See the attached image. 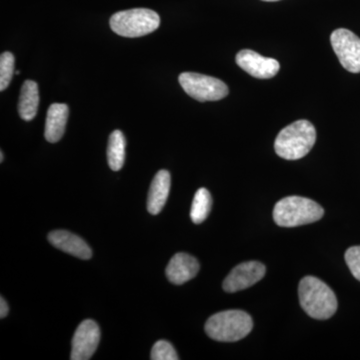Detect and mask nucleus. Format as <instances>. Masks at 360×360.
<instances>
[{
    "label": "nucleus",
    "instance_id": "1",
    "mask_svg": "<svg viewBox=\"0 0 360 360\" xmlns=\"http://www.w3.org/2000/svg\"><path fill=\"white\" fill-rule=\"evenodd\" d=\"M300 302L310 317L319 321L330 319L338 310V300L333 290L314 276H305L298 288Z\"/></svg>",
    "mask_w": 360,
    "mask_h": 360
},
{
    "label": "nucleus",
    "instance_id": "2",
    "mask_svg": "<svg viewBox=\"0 0 360 360\" xmlns=\"http://www.w3.org/2000/svg\"><path fill=\"white\" fill-rule=\"evenodd\" d=\"M316 130L309 120H302L291 123L277 135L274 142L276 155L286 160H297L304 158L314 148Z\"/></svg>",
    "mask_w": 360,
    "mask_h": 360
},
{
    "label": "nucleus",
    "instance_id": "3",
    "mask_svg": "<svg viewBox=\"0 0 360 360\" xmlns=\"http://www.w3.org/2000/svg\"><path fill=\"white\" fill-rule=\"evenodd\" d=\"M252 328L253 321L250 314L243 310H226L208 319L205 333L213 340L236 342L250 335Z\"/></svg>",
    "mask_w": 360,
    "mask_h": 360
},
{
    "label": "nucleus",
    "instance_id": "4",
    "mask_svg": "<svg viewBox=\"0 0 360 360\" xmlns=\"http://www.w3.org/2000/svg\"><path fill=\"white\" fill-rule=\"evenodd\" d=\"M323 214V208L319 203L302 196L283 198L276 203L274 210V221L283 227L314 224L319 221Z\"/></svg>",
    "mask_w": 360,
    "mask_h": 360
},
{
    "label": "nucleus",
    "instance_id": "5",
    "mask_svg": "<svg viewBox=\"0 0 360 360\" xmlns=\"http://www.w3.org/2000/svg\"><path fill=\"white\" fill-rule=\"evenodd\" d=\"M160 25V15L148 8L120 11L110 18L111 30L124 37H144L158 30Z\"/></svg>",
    "mask_w": 360,
    "mask_h": 360
},
{
    "label": "nucleus",
    "instance_id": "6",
    "mask_svg": "<svg viewBox=\"0 0 360 360\" xmlns=\"http://www.w3.org/2000/svg\"><path fill=\"white\" fill-rule=\"evenodd\" d=\"M179 80L184 91L201 103L220 101L229 94V87L219 78L200 73L184 72L179 75Z\"/></svg>",
    "mask_w": 360,
    "mask_h": 360
},
{
    "label": "nucleus",
    "instance_id": "7",
    "mask_svg": "<svg viewBox=\"0 0 360 360\" xmlns=\"http://www.w3.org/2000/svg\"><path fill=\"white\" fill-rule=\"evenodd\" d=\"M330 42L341 65L349 72L359 73V37L350 30L340 28L331 33Z\"/></svg>",
    "mask_w": 360,
    "mask_h": 360
},
{
    "label": "nucleus",
    "instance_id": "8",
    "mask_svg": "<svg viewBox=\"0 0 360 360\" xmlns=\"http://www.w3.org/2000/svg\"><path fill=\"white\" fill-rule=\"evenodd\" d=\"M101 341V329L91 319L79 324L72 338L71 360H87L92 357Z\"/></svg>",
    "mask_w": 360,
    "mask_h": 360
},
{
    "label": "nucleus",
    "instance_id": "9",
    "mask_svg": "<svg viewBox=\"0 0 360 360\" xmlns=\"http://www.w3.org/2000/svg\"><path fill=\"white\" fill-rule=\"evenodd\" d=\"M266 269L262 262H248L238 265L231 270L224 281V290L233 293L246 290L262 281Z\"/></svg>",
    "mask_w": 360,
    "mask_h": 360
},
{
    "label": "nucleus",
    "instance_id": "10",
    "mask_svg": "<svg viewBox=\"0 0 360 360\" xmlns=\"http://www.w3.org/2000/svg\"><path fill=\"white\" fill-rule=\"evenodd\" d=\"M236 63L251 77L269 79L276 77L281 68L276 59L264 58L250 49H243L236 56Z\"/></svg>",
    "mask_w": 360,
    "mask_h": 360
},
{
    "label": "nucleus",
    "instance_id": "11",
    "mask_svg": "<svg viewBox=\"0 0 360 360\" xmlns=\"http://www.w3.org/2000/svg\"><path fill=\"white\" fill-rule=\"evenodd\" d=\"M200 271V264L195 257L187 253H176L167 267V276L170 283L180 285L193 279Z\"/></svg>",
    "mask_w": 360,
    "mask_h": 360
},
{
    "label": "nucleus",
    "instance_id": "12",
    "mask_svg": "<svg viewBox=\"0 0 360 360\" xmlns=\"http://www.w3.org/2000/svg\"><path fill=\"white\" fill-rule=\"evenodd\" d=\"M49 240L54 248L65 251L68 255L89 259L92 257V250L89 245L79 236L66 231H54L49 234Z\"/></svg>",
    "mask_w": 360,
    "mask_h": 360
},
{
    "label": "nucleus",
    "instance_id": "13",
    "mask_svg": "<svg viewBox=\"0 0 360 360\" xmlns=\"http://www.w3.org/2000/svg\"><path fill=\"white\" fill-rule=\"evenodd\" d=\"M170 174L167 170H160L151 182L148 198V210L151 214H158L165 207L170 191Z\"/></svg>",
    "mask_w": 360,
    "mask_h": 360
},
{
    "label": "nucleus",
    "instance_id": "14",
    "mask_svg": "<svg viewBox=\"0 0 360 360\" xmlns=\"http://www.w3.org/2000/svg\"><path fill=\"white\" fill-rule=\"evenodd\" d=\"M68 111L70 110L66 104L53 103L49 106L44 131L47 141L56 143L63 139L68 122Z\"/></svg>",
    "mask_w": 360,
    "mask_h": 360
},
{
    "label": "nucleus",
    "instance_id": "15",
    "mask_svg": "<svg viewBox=\"0 0 360 360\" xmlns=\"http://www.w3.org/2000/svg\"><path fill=\"white\" fill-rule=\"evenodd\" d=\"M39 104V85L32 80H26L21 89L18 101V113L20 117L25 122L32 120L37 115Z\"/></svg>",
    "mask_w": 360,
    "mask_h": 360
},
{
    "label": "nucleus",
    "instance_id": "16",
    "mask_svg": "<svg viewBox=\"0 0 360 360\" xmlns=\"http://www.w3.org/2000/svg\"><path fill=\"white\" fill-rule=\"evenodd\" d=\"M125 141L124 135L120 130H115L110 134L108 148V160L110 167L113 172L122 169L125 160Z\"/></svg>",
    "mask_w": 360,
    "mask_h": 360
},
{
    "label": "nucleus",
    "instance_id": "17",
    "mask_svg": "<svg viewBox=\"0 0 360 360\" xmlns=\"http://www.w3.org/2000/svg\"><path fill=\"white\" fill-rule=\"evenodd\" d=\"M212 200L210 191L206 188H200L194 195L191 205V217L195 224H202L212 210Z\"/></svg>",
    "mask_w": 360,
    "mask_h": 360
},
{
    "label": "nucleus",
    "instance_id": "18",
    "mask_svg": "<svg viewBox=\"0 0 360 360\" xmlns=\"http://www.w3.org/2000/svg\"><path fill=\"white\" fill-rule=\"evenodd\" d=\"M14 56L11 52H4L0 56V90L4 91L13 79Z\"/></svg>",
    "mask_w": 360,
    "mask_h": 360
},
{
    "label": "nucleus",
    "instance_id": "19",
    "mask_svg": "<svg viewBox=\"0 0 360 360\" xmlns=\"http://www.w3.org/2000/svg\"><path fill=\"white\" fill-rule=\"evenodd\" d=\"M150 359L153 360H177L179 359V357L172 343L167 340H160L153 345Z\"/></svg>",
    "mask_w": 360,
    "mask_h": 360
},
{
    "label": "nucleus",
    "instance_id": "20",
    "mask_svg": "<svg viewBox=\"0 0 360 360\" xmlns=\"http://www.w3.org/2000/svg\"><path fill=\"white\" fill-rule=\"evenodd\" d=\"M345 262L352 276L360 281V246H352L345 252Z\"/></svg>",
    "mask_w": 360,
    "mask_h": 360
},
{
    "label": "nucleus",
    "instance_id": "21",
    "mask_svg": "<svg viewBox=\"0 0 360 360\" xmlns=\"http://www.w3.org/2000/svg\"><path fill=\"white\" fill-rule=\"evenodd\" d=\"M9 307L4 297L0 300V319H4L8 314Z\"/></svg>",
    "mask_w": 360,
    "mask_h": 360
},
{
    "label": "nucleus",
    "instance_id": "22",
    "mask_svg": "<svg viewBox=\"0 0 360 360\" xmlns=\"http://www.w3.org/2000/svg\"><path fill=\"white\" fill-rule=\"evenodd\" d=\"M4 153H2V151H1V153H0V161H1V162H2V161H4Z\"/></svg>",
    "mask_w": 360,
    "mask_h": 360
},
{
    "label": "nucleus",
    "instance_id": "23",
    "mask_svg": "<svg viewBox=\"0 0 360 360\" xmlns=\"http://www.w3.org/2000/svg\"><path fill=\"white\" fill-rule=\"evenodd\" d=\"M262 1L274 2V1H279V0H262Z\"/></svg>",
    "mask_w": 360,
    "mask_h": 360
}]
</instances>
